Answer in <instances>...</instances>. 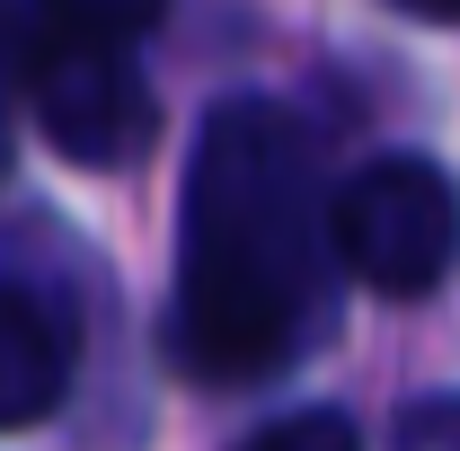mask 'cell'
<instances>
[{
	"instance_id": "cell-1",
	"label": "cell",
	"mask_w": 460,
	"mask_h": 451,
	"mask_svg": "<svg viewBox=\"0 0 460 451\" xmlns=\"http://www.w3.org/2000/svg\"><path fill=\"white\" fill-rule=\"evenodd\" d=\"M337 230L319 204L310 133L275 98H230L195 133L177 213L169 345L195 381H257L328 328Z\"/></svg>"
},
{
	"instance_id": "cell-2",
	"label": "cell",
	"mask_w": 460,
	"mask_h": 451,
	"mask_svg": "<svg viewBox=\"0 0 460 451\" xmlns=\"http://www.w3.org/2000/svg\"><path fill=\"white\" fill-rule=\"evenodd\" d=\"M328 230H337V266L363 292L416 301V292H434L452 275V257H460V186H452V169L399 151V160H372L363 177L337 186Z\"/></svg>"
},
{
	"instance_id": "cell-3",
	"label": "cell",
	"mask_w": 460,
	"mask_h": 451,
	"mask_svg": "<svg viewBox=\"0 0 460 451\" xmlns=\"http://www.w3.org/2000/svg\"><path fill=\"white\" fill-rule=\"evenodd\" d=\"M27 107L45 124L62 160L80 169H133L160 133V107L142 89V71L124 54H98V45H71L54 27H27Z\"/></svg>"
},
{
	"instance_id": "cell-4",
	"label": "cell",
	"mask_w": 460,
	"mask_h": 451,
	"mask_svg": "<svg viewBox=\"0 0 460 451\" xmlns=\"http://www.w3.org/2000/svg\"><path fill=\"white\" fill-rule=\"evenodd\" d=\"M71 390V345H62L54 310L18 283H0V434L45 425Z\"/></svg>"
},
{
	"instance_id": "cell-5",
	"label": "cell",
	"mask_w": 460,
	"mask_h": 451,
	"mask_svg": "<svg viewBox=\"0 0 460 451\" xmlns=\"http://www.w3.org/2000/svg\"><path fill=\"white\" fill-rule=\"evenodd\" d=\"M169 0H36V27H54L71 45H98V54H133L151 27H160Z\"/></svg>"
},
{
	"instance_id": "cell-6",
	"label": "cell",
	"mask_w": 460,
	"mask_h": 451,
	"mask_svg": "<svg viewBox=\"0 0 460 451\" xmlns=\"http://www.w3.org/2000/svg\"><path fill=\"white\" fill-rule=\"evenodd\" d=\"M239 451H363V434L345 425L337 407H301V416H275V425H257Z\"/></svg>"
},
{
	"instance_id": "cell-7",
	"label": "cell",
	"mask_w": 460,
	"mask_h": 451,
	"mask_svg": "<svg viewBox=\"0 0 460 451\" xmlns=\"http://www.w3.org/2000/svg\"><path fill=\"white\" fill-rule=\"evenodd\" d=\"M399 451H460V398H434V407H416Z\"/></svg>"
},
{
	"instance_id": "cell-8",
	"label": "cell",
	"mask_w": 460,
	"mask_h": 451,
	"mask_svg": "<svg viewBox=\"0 0 460 451\" xmlns=\"http://www.w3.org/2000/svg\"><path fill=\"white\" fill-rule=\"evenodd\" d=\"M399 9H416V18H460V0H399Z\"/></svg>"
},
{
	"instance_id": "cell-9",
	"label": "cell",
	"mask_w": 460,
	"mask_h": 451,
	"mask_svg": "<svg viewBox=\"0 0 460 451\" xmlns=\"http://www.w3.org/2000/svg\"><path fill=\"white\" fill-rule=\"evenodd\" d=\"M0 160H9V133H0Z\"/></svg>"
}]
</instances>
